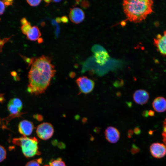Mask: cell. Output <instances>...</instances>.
<instances>
[{
  "instance_id": "obj_24",
  "label": "cell",
  "mask_w": 166,
  "mask_h": 166,
  "mask_svg": "<svg viewBox=\"0 0 166 166\" xmlns=\"http://www.w3.org/2000/svg\"><path fill=\"white\" fill-rule=\"evenodd\" d=\"M5 10V6L2 1H0V15L3 14Z\"/></svg>"
},
{
  "instance_id": "obj_32",
  "label": "cell",
  "mask_w": 166,
  "mask_h": 166,
  "mask_svg": "<svg viewBox=\"0 0 166 166\" xmlns=\"http://www.w3.org/2000/svg\"><path fill=\"white\" fill-rule=\"evenodd\" d=\"M142 115L144 117H147L148 115V111L145 110L143 112Z\"/></svg>"
},
{
  "instance_id": "obj_3",
  "label": "cell",
  "mask_w": 166,
  "mask_h": 166,
  "mask_svg": "<svg viewBox=\"0 0 166 166\" xmlns=\"http://www.w3.org/2000/svg\"><path fill=\"white\" fill-rule=\"evenodd\" d=\"M12 141L14 144L21 147L23 154L27 158L33 157L40 153L38 140L35 137L22 136L13 139Z\"/></svg>"
},
{
  "instance_id": "obj_1",
  "label": "cell",
  "mask_w": 166,
  "mask_h": 166,
  "mask_svg": "<svg viewBox=\"0 0 166 166\" xmlns=\"http://www.w3.org/2000/svg\"><path fill=\"white\" fill-rule=\"evenodd\" d=\"M49 57L42 56L34 59L29 72L27 91L35 95L42 93L49 85L56 71Z\"/></svg>"
},
{
  "instance_id": "obj_7",
  "label": "cell",
  "mask_w": 166,
  "mask_h": 166,
  "mask_svg": "<svg viewBox=\"0 0 166 166\" xmlns=\"http://www.w3.org/2000/svg\"><path fill=\"white\" fill-rule=\"evenodd\" d=\"M154 44L160 53L166 55V31L162 35L158 34L154 39Z\"/></svg>"
},
{
  "instance_id": "obj_17",
  "label": "cell",
  "mask_w": 166,
  "mask_h": 166,
  "mask_svg": "<svg viewBox=\"0 0 166 166\" xmlns=\"http://www.w3.org/2000/svg\"><path fill=\"white\" fill-rule=\"evenodd\" d=\"M48 166H66V165L61 158H58L50 162Z\"/></svg>"
},
{
  "instance_id": "obj_34",
  "label": "cell",
  "mask_w": 166,
  "mask_h": 166,
  "mask_svg": "<svg viewBox=\"0 0 166 166\" xmlns=\"http://www.w3.org/2000/svg\"><path fill=\"white\" fill-rule=\"evenodd\" d=\"M56 21L57 22L60 23L61 22V18L59 17L57 18H56Z\"/></svg>"
},
{
  "instance_id": "obj_26",
  "label": "cell",
  "mask_w": 166,
  "mask_h": 166,
  "mask_svg": "<svg viewBox=\"0 0 166 166\" xmlns=\"http://www.w3.org/2000/svg\"><path fill=\"white\" fill-rule=\"evenodd\" d=\"M2 1L3 2L5 5L7 6L12 5L13 3V0H5Z\"/></svg>"
},
{
  "instance_id": "obj_5",
  "label": "cell",
  "mask_w": 166,
  "mask_h": 166,
  "mask_svg": "<svg viewBox=\"0 0 166 166\" xmlns=\"http://www.w3.org/2000/svg\"><path fill=\"white\" fill-rule=\"evenodd\" d=\"M76 82L80 92L85 94L91 92L94 86L93 81L86 76L79 77L76 79Z\"/></svg>"
},
{
  "instance_id": "obj_37",
  "label": "cell",
  "mask_w": 166,
  "mask_h": 166,
  "mask_svg": "<svg viewBox=\"0 0 166 166\" xmlns=\"http://www.w3.org/2000/svg\"><path fill=\"white\" fill-rule=\"evenodd\" d=\"M44 1L47 3L49 4V3L51 1V0H45Z\"/></svg>"
},
{
  "instance_id": "obj_30",
  "label": "cell",
  "mask_w": 166,
  "mask_h": 166,
  "mask_svg": "<svg viewBox=\"0 0 166 166\" xmlns=\"http://www.w3.org/2000/svg\"><path fill=\"white\" fill-rule=\"evenodd\" d=\"M28 22L26 18H23L21 20V23L22 25H24Z\"/></svg>"
},
{
  "instance_id": "obj_20",
  "label": "cell",
  "mask_w": 166,
  "mask_h": 166,
  "mask_svg": "<svg viewBox=\"0 0 166 166\" xmlns=\"http://www.w3.org/2000/svg\"><path fill=\"white\" fill-rule=\"evenodd\" d=\"M162 136L164 144L166 146V118L163 123Z\"/></svg>"
},
{
  "instance_id": "obj_38",
  "label": "cell",
  "mask_w": 166,
  "mask_h": 166,
  "mask_svg": "<svg viewBox=\"0 0 166 166\" xmlns=\"http://www.w3.org/2000/svg\"><path fill=\"white\" fill-rule=\"evenodd\" d=\"M52 1L54 2H58L61 1V0H53Z\"/></svg>"
},
{
  "instance_id": "obj_25",
  "label": "cell",
  "mask_w": 166,
  "mask_h": 166,
  "mask_svg": "<svg viewBox=\"0 0 166 166\" xmlns=\"http://www.w3.org/2000/svg\"><path fill=\"white\" fill-rule=\"evenodd\" d=\"M139 151V148L133 144L132 146V148L131 150V152L132 154H135L138 152Z\"/></svg>"
},
{
  "instance_id": "obj_22",
  "label": "cell",
  "mask_w": 166,
  "mask_h": 166,
  "mask_svg": "<svg viewBox=\"0 0 166 166\" xmlns=\"http://www.w3.org/2000/svg\"><path fill=\"white\" fill-rule=\"evenodd\" d=\"M27 3L31 6H35L38 5L41 2V0H27Z\"/></svg>"
},
{
  "instance_id": "obj_23",
  "label": "cell",
  "mask_w": 166,
  "mask_h": 166,
  "mask_svg": "<svg viewBox=\"0 0 166 166\" xmlns=\"http://www.w3.org/2000/svg\"><path fill=\"white\" fill-rule=\"evenodd\" d=\"M10 37L9 38H5L2 40H1L0 38V52H1L2 51V48L4 44L7 42Z\"/></svg>"
},
{
  "instance_id": "obj_18",
  "label": "cell",
  "mask_w": 166,
  "mask_h": 166,
  "mask_svg": "<svg viewBox=\"0 0 166 166\" xmlns=\"http://www.w3.org/2000/svg\"><path fill=\"white\" fill-rule=\"evenodd\" d=\"M31 27L30 23L28 22L22 25L21 27L22 32L24 34L26 35Z\"/></svg>"
},
{
  "instance_id": "obj_10",
  "label": "cell",
  "mask_w": 166,
  "mask_h": 166,
  "mask_svg": "<svg viewBox=\"0 0 166 166\" xmlns=\"http://www.w3.org/2000/svg\"><path fill=\"white\" fill-rule=\"evenodd\" d=\"M105 138L109 142L114 143L118 140L120 133L119 131L116 128L109 126L107 128L105 132Z\"/></svg>"
},
{
  "instance_id": "obj_2",
  "label": "cell",
  "mask_w": 166,
  "mask_h": 166,
  "mask_svg": "<svg viewBox=\"0 0 166 166\" xmlns=\"http://www.w3.org/2000/svg\"><path fill=\"white\" fill-rule=\"evenodd\" d=\"M153 3L152 0H125L123 2V9L130 21L139 23L153 12Z\"/></svg>"
},
{
  "instance_id": "obj_35",
  "label": "cell",
  "mask_w": 166,
  "mask_h": 166,
  "mask_svg": "<svg viewBox=\"0 0 166 166\" xmlns=\"http://www.w3.org/2000/svg\"><path fill=\"white\" fill-rule=\"evenodd\" d=\"M11 74L14 77H15L17 75V73L15 72H12L11 73Z\"/></svg>"
},
{
  "instance_id": "obj_11",
  "label": "cell",
  "mask_w": 166,
  "mask_h": 166,
  "mask_svg": "<svg viewBox=\"0 0 166 166\" xmlns=\"http://www.w3.org/2000/svg\"><path fill=\"white\" fill-rule=\"evenodd\" d=\"M133 99L137 104L142 105L147 103L149 99V94L146 91L138 89L133 94Z\"/></svg>"
},
{
  "instance_id": "obj_27",
  "label": "cell",
  "mask_w": 166,
  "mask_h": 166,
  "mask_svg": "<svg viewBox=\"0 0 166 166\" xmlns=\"http://www.w3.org/2000/svg\"><path fill=\"white\" fill-rule=\"evenodd\" d=\"M61 21L62 22L66 23L68 22V19L67 17L66 16H63L61 18Z\"/></svg>"
},
{
  "instance_id": "obj_31",
  "label": "cell",
  "mask_w": 166,
  "mask_h": 166,
  "mask_svg": "<svg viewBox=\"0 0 166 166\" xmlns=\"http://www.w3.org/2000/svg\"><path fill=\"white\" fill-rule=\"evenodd\" d=\"M5 100L2 94H0V102L1 103H3Z\"/></svg>"
},
{
  "instance_id": "obj_13",
  "label": "cell",
  "mask_w": 166,
  "mask_h": 166,
  "mask_svg": "<svg viewBox=\"0 0 166 166\" xmlns=\"http://www.w3.org/2000/svg\"><path fill=\"white\" fill-rule=\"evenodd\" d=\"M26 35L27 39L30 41H35L40 38L41 33L39 28L35 26L31 27Z\"/></svg>"
},
{
  "instance_id": "obj_9",
  "label": "cell",
  "mask_w": 166,
  "mask_h": 166,
  "mask_svg": "<svg viewBox=\"0 0 166 166\" xmlns=\"http://www.w3.org/2000/svg\"><path fill=\"white\" fill-rule=\"evenodd\" d=\"M85 17L84 11L80 8L74 7L70 9L69 18L72 22L75 24L79 23L84 20Z\"/></svg>"
},
{
  "instance_id": "obj_29",
  "label": "cell",
  "mask_w": 166,
  "mask_h": 166,
  "mask_svg": "<svg viewBox=\"0 0 166 166\" xmlns=\"http://www.w3.org/2000/svg\"><path fill=\"white\" fill-rule=\"evenodd\" d=\"M155 115V112L152 110H150L148 111V115L151 117H152Z\"/></svg>"
},
{
  "instance_id": "obj_21",
  "label": "cell",
  "mask_w": 166,
  "mask_h": 166,
  "mask_svg": "<svg viewBox=\"0 0 166 166\" xmlns=\"http://www.w3.org/2000/svg\"><path fill=\"white\" fill-rule=\"evenodd\" d=\"M41 161L42 160L39 159L30 161L27 163L25 166H40Z\"/></svg>"
},
{
  "instance_id": "obj_12",
  "label": "cell",
  "mask_w": 166,
  "mask_h": 166,
  "mask_svg": "<svg viewBox=\"0 0 166 166\" xmlns=\"http://www.w3.org/2000/svg\"><path fill=\"white\" fill-rule=\"evenodd\" d=\"M154 110L158 113H162L166 110V99L162 97L155 98L152 103Z\"/></svg>"
},
{
  "instance_id": "obj_16",
  "label": "cell",
  "mask_w": 166,
  "mask_h": 166,
  "mask_svg": "<svg viewBox=\"0 0 166 166\" xmlns=\"http://www.w3.org/2000/svg\"><path fill=\"white\" fill-rule=\"evenodd\" d=\"M9 103L16 107L20 111L22 108V103L20 99L17 98H14L11 99Z\"/></svg>"
},
{
  "instance_id": "obj_6",
  "label": "cell",
  "mask_w": 166,
  "mask_h": 166,
  "mask_svg": "<svg viewBox=\"0 0 166 166\" xmlns=\"http://www.w3.org/2000/svg\"><path fill=\"white\" fill-rule=\"evenodd\" d=\"M150 151L153 157L157 159L161 158L166 155V146L164 144L154 143L151 145Z\"/></svg>"
},
{
  "instance_id": "obj_33",
  "label": "cell",
  "mask_w": 166,
  "mask_h": 166,
  "mask_svg": "<svg viewBox=\"0 0 166 166\" xmlns=\"http://www.w3.org/2000/svg\"><path fill=\"white\" fill-rule=\"evenodd\" d=\"M133 131H132V130H129L128 131V136H130V137H131V136L133 134Z\"/></svg>"
},
{
  "instance_id": "obj_36",
  "label": "cell",
  "mask_w": 166,
  "mask_h": 166,
  "mask_svg": "<svg viewBox=\"0 0 166 166\" xmlns=\"http://www.w3.org/2000/svg\"><path fill=\"white\" fill-rule=\"evenodd\" d=\"M43 42V39L41 38H39L38 39V42L39 43H42V42Z\"/></svg>"
},
{
  "instance_id": "obj_14",
  "label": "cell",
  "mask_w": 166,
  "mask_h": 166,
  "mask_svg": "<svg viewBox=\"0 0 166 166\" xmlns=\"http://www.w3.org/2000/svg\"><path fill=\"white\" fill-rule=\"evenodd\" d=\"M95 57L97 62L100 65H102L108 60L109 56L106 52L102 51L96 53Z\"/></svg>"
},
{
  "instance_id": "obj_39",
  "label": "cell",
  "mask_w": 166,
  "mask_h": 166,
  "mask_svg": "<svg viewBox=\"0 0 166 166\" xmlns=\"http://www.w3.org/2000/svg\"></svg>"
},
{
  "instance_id": "obj_19",
  "label": "cell",
  "mask_w": 166,
  "mask_h": 166,
  "mask_svg": "<svg viewBox=\"0 0 166 166\" xmlns=\"http://www.w3.org/2000/svg\"><path fill=\"white\" fill-rule=\"evenodd\" d=\"M6 151L3 146L0 145V162L3 161L6 158Z\"/></svg>"
},
{
  "instance_id": "obj_28",
  "label": "cell",
  "mask_w": 166,
  "mask_h": 166,
  "mask_svg": "<svg viewBox=\"0 0 166 166\" xmlns=\"http://www.w3.org/2000/svg\"><path fill=\"white\" fill-rule=\"evenodd\" d=\"M134 132L135 134L139 135L140 134L141 131L140 128L138 127H136L134 129Z\"/></svg>"
},
{
  "instance_id": "obj_4",
  "label": "cell",
  "mask_w": 166,
  "mask_h": 166,
  "mask_svg": "<svg viewBox=\"0 0 166 166\" xmlns=\"http://www.w3.org/2000/svg\"><path fill=\"white\" fill-rule=\"evenodd\" d=\"M54 130L53 125L50 123L43 122L37 127L36 132L38 137L44 140L50 138L53 135Z\"/></svg>"
},
{
  "instance_id": "obj_8",
  "label": "cell",
  "mask_w": 166,
  "mask_h": 166,
  "mask_svg": "<svg viewBox=\"0 0 166 166\" xmlns=\"http://www.w3.org/2000/svg\"><path fill=\"white\" fill-rule=\"evenodd\" d=\"M34 127L31 122L23 120L21 121L18 125V130L19 132L24 136L30 135L32 133Z\"/></svg>"
},
{
  "instance_id": "obj_15",
  "label": "cell",
  "mask_w": 166,
  "mask_h": 166,
  "mask_svg": "<svg viewBox=\"0 0 166 166\" xmlns=\"http://www.w3.org/2000/svg\"><path fill=\"white\" fill-rule=\"evenodd\" d=\"M7 109L10 114V117H8L9 121L12 118L20 117L22 114L20 112V111L16 107L10 103H8Z\"/></svg>"
}]
</instances>
